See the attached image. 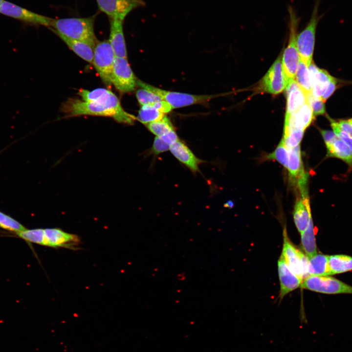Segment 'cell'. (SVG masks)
Returning <instances> with one entry per match:
<instances>
[{"label": "cell", "mask_w": 352, "mask_h": 352, "mask_svg": "<svg viewBox=\"0 0 352 352\" xmlns=\"http://www.w3.org/2000/svg\"><path fill=\"white\" fill-rule=\"evenodd\" d=\"M137 81L127 58L115 57L111 74V83L121 93L134 90Z\"/></svg>", "instance_id": "obj_9"}, {"label": "cell", "mask_w": 352, "mask_h": 352, "mask_svg": "<svg viewBox=\"0 0 352 352\" xmlns=\"http://www.w3.org/2000/svg\"><path fill=\"white\" fill-rule=\"evenodd\" d=\"M151 105L164 114L170 112L173 109L168 102L163 100Z\"/></svg>", "instance_id": "obj_39"}, {"label": "cell", "mask_w": 352, "mask_h": 352, "mask_svg": "<svg viewBox=\"0 0 352 352\" xmlns=\"http://www.w3.org/2000/svg\"><path fill=\"white\" fill-rule=\"evenodd\" d=\"M16 234L20 238L28 242L44 245V229H27L26 228Z\"/></svg>", "instance_id": "obj_30"}, {"label": "cell", "mask_w": 352, "mask_h": 352, "mask_svg": "<svg viewBox=\"0 0 352 352\" xmlns=\"http://www.w3.org/2000/svg\"><path fill=\"white\" fill-rule=\"evenodd\" d=\"M308 70L312 84V93L315 96L321 98L330 82L335 78L327 70L318 68L312 62L309 66Z\"/></svg>", "instance_id": "obj_19"}, {"label": "cell", "mask_w": 352, "mask_h": 352, "mask_svg": "<svg viewBox=\"0 0 352 352\" xmlns=\"http://www.w3.org/2000/svg\"><path fill=\"white\" fill-rule=\"evenodd\" d=\"M137 85L140 88L148 89L158 95L163 100L168 102L173 109L194 104H205L215 96L214 95H194L167 91L155 87L139 80H137Z\"/></svg>", "instance_id": "obj_5"}, {"label": "cell", "mask_w": 352, "mask_h": 352, "mask_svg": "<svg viewBox=\"0 0 352 352\" xmlns=\"http://www.w3.org/2000/svg\"><path fill=\"white\" fill-rule=\"evenodd\" d=\"M321 1L315 0L309 21L297 37V46L300 59L308 67L312 62L317 26L324 15V14H318Z\"/></svg>", "instance_id": "obj_4"}, {"label": "cell", "mask_w": 352, "mask_h": 352, "mask_svg": "<svg viewBox=\"0 0 352 352\" xmlns=\"http://www.w3.org/2000/svg\"><path fill=\"white\" fill-rule=\"evenodd\" d=\"M286 107L285 121L307 102V94L295 80L288 83L286 88Z\"/></svg>", "instance_id": "obj_17"}, {"label": "cell", "mask_w": 352, "mask_h": 352, "mask_svg": "<svg viewBox=\"0 0 352 352\" xmlns=\"http://www.w3.org/2000/svg\"><path fill=\"white\" fill-rule=\"evenodd\" d=\"M287 149L288 153L287 169L289 175L296 182L300 192L306 191L308 176L305 173L302 163L300 146Z\"/></svg>", "instance_id": "obj_13"}, {"label": "cell", "mask_w": 352, "mask_h": 352, "mask_svg": "<svg viewBox=\"0 0 352 352\" xmlns=\"http://www.w3.org/2000/svg\"><path fill=\"white\" fill-rule=\"evenodd\" d=\"M136 96L141 106L151 105L162 100V98L157 94L143 88L136 91Z\"/></svg>", "instance_id": "obj_33"}, {"label": "cell", "mask_w": 352, "mask_h": 352, "mask_svg": "<svg viewBox=\"0 0 352 352\" xmlns=\"http://www.w3.org/2000/svg\"><path fill=\"white\" fill-rule=\"evenodd\" d=\"M115 55L109 41H98L94 47L92 64L103 82L110 86Z\"/></svg>", "instance_id": "obj_6"}, {"label": "cell", "mask_w": 352, "mask_h": 352, "mask_svg": "<svg viewBox=\"0 0 352 352\" xmlns=\"http://www.w3.org/2000/svg\"><path fill=\"white\" fill-rule=\"evenodd\" d=\"M109 41L116 57L127 58V52L123 32L124 21L111 19Z\"/></svg>", "instance_id": "obj_18"}, {"label": "cell", "mask_w": 352, "mask_h": 352, "mask_svg": "<svg viewBox=\"0 0 352 352\" xmlns=\"http://www.w3.org/2000/svg\"><path fill=\"white\" fill-rule=\"evenodd\" d=\"M328 255L316 254L308 259V275L329 276L330 272Z\"/></svg>", "instance_id": "obj_24"}, {"label": "cell", "mask_w": 352, "mask_h": 352, "mask_svg": "<svg viewBox=\"0 0 352 352\" xmlns=\"http://www.w3.org/2000/svg\"><path fill=\"white\" fill-rule=\"evenodd\" d=\"M288 81L285 74L282 58L279 56L264 77L261 86L265 92L278 94L286 88Z\"/></svg>", "instance_id": "obj_12"}, {"label": "cell", "mask_w": 352, "mask_h": 352, "mask_svg": "<svg viewBox=\"0 0 352 352\" xmlns=\"http://www.w3.org/2000/svg\"><path fill=\"white\" fill-rule=\"evenodd\" d=\"M335 123L341 131L352 136V124L348 120L335 121Z\"/></svg>", "instance_id": "obj_40"}, {"label": "cell", "mask_w": 352, "mask_h": 352, "mask_svg": "<svg viewBox=\"0 0 352 352\" xmlns=\"http://www.w3.org/2000/svg\"><path fill=\"white\" fill-rule=\"evenodd\" d=\"M169 150L178 160L192 172H197L198 171V165L201 161L179 139L170 146Z\"/></svg>", "instance_id": "obj_20"}, {"label": "cell", "mask_w": 352, "mask_h": 352, "mask_svg": "<svg viewBox=\"0 0 352 352\" xmlns=\"http://www.w3.org/2000/svg\"><path fill=\"white\" fill-rule=\"evenodd\" d=\"M313 118L312 110L307 102L292 114L287 121H285L284 135L294 130L305 131L311 123Z\"/></svg>", "instance_id": "obj_16"}, {"label": "cell", "mask_w": 352, "mask_h": 352, "mask_svg": "<svg viewBox=\"0 0 352 352\" xmlns=\"http://www.w3.org/2000/svg\"><path fill=\"white\" fill-rule=\"evenodd\" d=\"M165 115L151 105H145L141 106L136 118L143 124L147 125L162 118Z\"/></svg>", "instance_id": "obj_28"}, {"label": "cell", "mask_w": 352, "mask_h": 352, "mask_svg": "<svg viewBox=\"0 0 352 352\" xmlns=\"http://www.w3.org/2000/svg\"><path fill=\"white\" fill-rule=\"evenodd\" d=\"M301 245L303 250L308 258L317 254L314 226L312 217L309 219L306 229L301 234Z\"/></svg>", "instance_id": "obj_25"}, {"label": "cell", "mask_w": 352, "mask_h": 352, "mask_svg": "<svg viewBox=\"0 0 352 352\" xmlns=\"http://www.w3.org/2000/svg\"><path fill=\"white\" fill-rule=\"evenodd\" d=\"M266 158L270 160H276L286 169H287L288 153L283 139L281 140L274 151L266 156Z\"/></svg>", "instance_id": "obj_31"}, {"label": "cell", "mask_w": 352, "mask_h": 352, "mask_svg": "<svg viewBox=\"0 0 352 352\" xmlns=\"http://www.w3.org/2000/svg\"><path fill=\"white\" fill-rule=\"evenodd\" d=\"M348 120L350 122H351L352 124V118H351V119H349Z\"/></svg>", "instance_id": "obj_45"}, {"label": "cell", "mask_w": 352, "mask_h": 352, "mask_svg": "<svg viewBox=\"0 0 352 352\" xmlns=\"http://www.w3.org/2000/svg\"><path fill=\"white\" fill-rule=\"evenodd\" d=\"M291 0L292 1V0Z\"/></svg>", "instance_id": "obj_46"}, {"label": "cell", "mask_w": 352, "mask_h": 352, "mask_svg": "<svg viewBox=\"0 0 352 352\" xmlns=\"http://www.w3.org/2000/svg\"><path fill=\"white\" fill-rule=\"evenodd\" d=\"M0 227L16 233L26 229L19 221L0 211Z\"/></svg>", "instance_id": "obj_32"}, {"label": "cell", "mask_w": 352, "mask_h": 352, "mask_svg": "<svg viewBox=\"0 0 352 352\" xmlns=\"http://www.w3.org/2000/svg\"><path fill=\"white\" fill-rule=\"evenodd\" d=\"M99 10L110 20L124 21L132 10L145 5L143 0H96Z\"/></svg>", "instance_id": "obj_11"}, {"label": "cell", "mask_w": 352, "mask_h": 352, "mask_svg": "<svg viewBox=\"0 0 352 352\" xmlns=\"http://www.w3.org/2000/svg\"><path fill=\"white\" fill-rule=\"evenodd\" d=\"M330 122V125L335 134L343 141H344L352 150V136L341 131L337 126L335 121L328 116Z\"/></svg>", "instance_id": "obj_36"}, {"label": "cell", "mask_w": 352, "mask_h": 352, "mask_svg": "<svg viewBox=\"0 0 352 352\" xmlns=\"http://www.w3.org/2000/svg\"><path fill=\"white\" fill-rule=\"evenodd\" d=\"M330 275L342 273L352 270V257L343 254L329 257Z\"/></svg>", "instance_id": "obj_26"}, {"label": "cell", "mask_w": 352, "mask_h": 352, "mask_svg": "<svg viewBox=\"0 0 352 352\" xmlns=\"http://www.w3.org/2000/svg\"><path fill=\"white\" fill-rule=\"evenodd\" d=\"M96 16L52 19L48 28L67 38L86 42L94 47L98 42L94 30Z\"/></svg>", "instance_id": "obj_2"}, {"label": "cell", "mask_w": 352, "mask_h": 352, "mask_svg": "<svg viewBox=\"0 0 352 352\" xmlns=\"http://www.w3.org/2000/svg\"><path fill=\"white\" fill-rule=\"evenodd\" d=\"M311 217L308 194L303 195L296 200L293 211L294 221L300 234L306 229Z\"/></svg>", "instance_id": "obj_21"}, {"label": "cell", "mask_w": 352, "mask_h": 352, "mask_svg": "<svg viewBox=\"0 0 352 352\" xmlns=\"http://www.w3.org/2000/svg\"><path fill=\"white\" fill-rule=\"evenodd\" d=\"M281 256L289 268L302 281L308 277V259L298 249L288 238L286 229L283 231V247Z\"/></svg>", "instance_id": "obj_8"}, {"label": "cell", "mask_w": 352, "mask_h": 352, "mask_svg": "<svg viewBox=\"0 0 352 352\" xmlns=\"http://www.w3.org/2000/svg\"><path fill=\"white\" fill-rule=\"evenodd\" d=\"M338 83L337 79L335 78L330 82L327 89L321 97V99L323 102H325L334 93L338 86Z\"/></svg>", "instance_id": "obj_38"}, {"label": "cell", "mask_w": 352, "mask_h": 352, "mask_svg": "<svg viewBox=\"0 0 352 352\" xmlns=\"http://www.w3.org/2000/svg\"><path fill=\"white\" fill-rule=\"evenodd\" d=\"M320 131L323 136L325 144L331 143L338 138L332 131L324 130H320Z\"/></svg>", "instance_id": "obj_41"}, {"label": "cell", "mask_w": 352, "mask_h": 352, "mask_svg": "<svg viewBox=\"0 0 352 352\" xmlns=\"http://www.w3.org/2000/svg\"><path fill=\"white\" fill-rule=\"evenodd\" d=\"M78 94L82 99L71 98L63 104L62 110L66 117L80 115L109 117L129 125H132L136 119L123 109L118 98L110 90L81 88Z\"/></svg>", "instance_id": "obj_1"}, {"label": "cell", "mask_w": 352, "mask_h": 352, "mask_svg": "<svg viewBox=\"0 0 352 352\" xmlns=\"http://www.w3.org/2000/svg\"><path fill=\"white\" fill-rule=\"evenodd\" d=\"M295 81L307 94L312 93V84L308 67L300 59H299L295 76Z\"/></svg>", "instance_id": "obj_27"}, {"label": "cell", "mask_w": 352, "mask_h": 352, "mask_svg": "<svg viewBox=\"0 0 352 352\" xmlns=\"http://www.w3.org/2000/svg\"><path fill=\"white\" fill-rule=\"evenodd\" d=\"M225 206L227 207L231 208L234 206V202L231 200H229L225 203Z\"/></svg>", "instance_id": "obj_43"}, {"label": "cell", "mask_w": 352, "mask_h": 352, "mask_svg": "<svg viewBox=\"0 0 352 352\" xmlns=\"http://www.w3.org/2000/svg\"><path fill=\"white\" fill-rule=\"evenodd\" d=\"M278 268L280 284V297L282 299L300 287L303 281L289 268L281 255L278 261Z\"/></svg>", "instance_id": "obj_15"}, {"label": "cell", "mask_w": 352, "mask_h": 352, "mask_svg": "<svg viewBox=\"0 0 352 352\" xmlns=\"http://www.w3.org/2000/svg\"><path fill=\"white\" fill-rule=\"evenodd\" d=\"M287 10L289 14V41L283 53L282 64L288 83L295 79L300 59L297 46V37L301 18L297 16L292 6L288 5Z\"/></svg>", "instance_id": "obj_3"}, {"label": "cell", "mask_w": 352, "mask_h": 352, "mask_svg": "<svg viewBox=\"0 0 352 352\" xmlns=\"http://www.w3.org/2000/svg\"><path fill=\"white\" fill-rule=\"evenodd\" d=\"M159 137L170 146L179 139L175 130Z\"/></svg>", "instance_id": "obj_42"}, {"label": "cell", "mask_w": 352, "mask_h": 352, "mask_svg": "<svg viewBox=\"0 0 352 352\" xmlns=\"http://www.w3.org/2000/svg\"><path fill=\"white\" fill-rule=\"evenodd\" d=\"M0 13L23 23L49 27L52 18L39 14L12 2L3 1Z\"/></svg>", "instance_id": "obj_10"}, {"label": "cell", "mask_w": 352, "mask_h": 352, "mask_svg": "<svg viewBox=\"0 0 352 352\" xmlns=\"http://www.w3.org/2000/svg\"><path fill=\"white\" fill-rule=\"evenodd\" d=\"M300 287L324 294H352V286L329 276L309 275L303 280Z\"/></svg>", "instance_id": "obj_7"}, {"label": "cell", "mask_w": 352, "mask_h": 352, "mask_svg": "<svg viewBox=\"0 0 352 352\" xmlns=\"http://www.w3.org/2000/svg\"><path fill=\"white\" fill-rule=\"evenodd\" d=\"M326 146L328 156L339 158L352 168V150L344 141L338 137Z\"/></svg>", "instance_id": "obj_23"}, {"label": "cell", "mask_w": 352, "mask_h": 352, "mask_svg": "<svg viewBox=\"0 0 352 352\" xmlns=\"http://www.w3.org/2000/svg\"><path fill=\"white\" fill-rule=\"evenodd\" d=\"M50 30L58 36L76 54L88 63L92 64L94 47L86 42L67 38L53 30Z\"/></svg>", "instance_id": "obj_22"}, {"label": "cell", "mask_w": 352, "mask_h": 352, "mask_svg": "<svg viewBox=\"0 0 352 352\" xmlns=\"http://www.w3.org/2000/svg\"><path fill=\"white\" fill-rule=\"evenodd\" d=\"M304 131L294 130L284 135L283 139L287 149L293 148L300 145Z\"/></svg>", "instance_id": "obj_34"}, {"label": "cell", "mask_w": 352, "mask_h": 352, "mask_svg": "<svg viewBox=\"0 0 352 352\" xmlns=\"http://www.w3.org/2000/svg\"><path fill=\"white\" fill-rule=\"evenodd\" d=\"M146 125L152 133L159 137L174 130L172 123L166 115L158 120L151 122Z\"/></svg>", "instance_id": "obj_29"}, {"label": "cell", "mask_w": 352, "mask_h": 352, "mask_svg": "<svg viewBox=\"0 0 352 352\" xmlns=\"http://www.w3.org/2000/svg\"><path fill=\"white\" fill-rule=\"evenodd\" d=\"M170 145L158 137H155L152 148V153L158 154L170 150Z\"/></svg>", "instance_id": "obj_37"}, {"label": "cell", "mask_w": 352, "mask_h": 352, "mask_svg": "<svg viewBox=\"0 0 352 352\" xmlns=\"http://www.w3.org/2000/svg\"><path fill=\"white\" fill-rule=\"evenodd\" d=\"M44 232V246H45L75 249L81 242L77 235L66 232L59 228H46Z\"/></svg>", "instance_id": "obj_14"}, {"label": "cell", "mask_w": 352, "mask_h": 352, "mask_svg": "<svg viewBox=\"0 0 352 352\" xmlns=\"http://www.w3.org/2000/svg\"><path fill=\"white\" fill-rule=\"evenodd\" d=\"M4 0H0V10Z\"/></svg>", "instance_id": "obj_44"}, {"label": "cell", "mask_w": 352, "mask_h": 352, "mask_svg": "<svg viewBox=\"0 0 352 352\" xmlns=\"http://www.w3.org/2000/svg\"><path fill=\"white\" fill-rule=\"evenodd\" d=\"M307 102L310 106L314 115H323L326 113L325 102L312 93L307 94Z\"/></svg>", "instance_id": "obj_35"}]
</instances>
